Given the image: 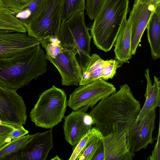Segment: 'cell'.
<instances>
[{
    "instance_id": "7402d4cb",
    "label": "cell",
    "mask_w": 160,
    "mask_h": 160,
    "mask_svg": "<svg viewBox=\"0 0 160 160\" xmlns=\"http://www.w3.org/2000/svg\"><path fill=\"white\" fill-rule=\"evenodd\" d=\"M33 134H26L12 139L0 147V160L5 159L23 148L31 141Z\"/></svg>"
},
{
    "instance_id": "484cf974",
    "label": "cell",
    "mask_w": 160,
    "mask_h": 160,
    "mask_svg": "<svg viewBox=\"0 0 160 160\" xmlns=\"http://www.w3.org/2000/svg\"><path fill=\"white\" fill-rule=\"evenodd\" d=\"M104 0H86L85 9L89 18L94 20Z\"/></svg>"
},
{
    "instance_id": "ba28073f",
    "label": "cell",
    "mask_w": 160,
    "mask_h": 160,
    "mask_svg": "<svg viewBox=\"0 0 160 160\" xmlns=\"http://www.w3.org/2000/svg\"><path fill=\"white\" fill-rule=\"evenodd\" d=\"M116 91L113 85L104 80L80 85L70 95L68 105L73 111L86 112L101 99Z\"/></svg>"
},
{
    "instance_id": "d6986e66",
    "label": "cell",
    "mask_w": 160,
    "mask_h": 160,
    "mask_svg": "<svg viewBox=\"0 0 160 160\" xmlns=\"http://www.w3.org/2000/svg\"><path fill=\"white\" fill-rule=\"evenodd\" d=\"M146 28L152 58L155 60L160 57V4L151 15Z\"/></svg>"
},
{
    "instance_id": "f1b7e54d",
    "label": "cell",
    "mask_w": 160,
    "mask_h": 160,
    "mask_svg": "<svg viewBox=\"0 0 160 160\" xmlns=\"http://www.w3.org/2000/svg\"><path fill=\"white\" fill-rule=\"evenodd\" d=\"M23 127L22 125H12L0 122V136L8 135L14 129Z\"/></svg>"
},
{
    "instance_id": "5bb4252c",
    "label": "cell",
    "mask_w": 160,
    "mask_h": 160,
    "mask_svg": "<svg viewBox=\"0 0 160 160\" xmlns=\"http://www.w3.org/2000/svg\"><path fill=\"white\" fill-rule=\"evenodd\" d=\"M42 41L27 32L0 29V58L13 56L41 44Z\"/></svg>"
},
{
    "instance_id": "30bf717a",
    "label": "cell",
    "mask_w": 160,
    "mask_h": 160,
    "mask_svg": "<svg viewBox=\"0 0 160 160\" xmlns=\"http://www.w3.org/2000/svg\"><path fill=\"white\" fill-rule=\"evenodd\" d=\"M156 108L152 109L139 120L135 119L130 126L127 139L128 148L132 152L145 149L154 142L152 133L155 128Z\"/></svg>"
},
{
    "instance_id": "f546056e",
    "label": "cell",
    "mask_w": 160,
    "mask_h": 160,
    "mask_svg": "<svg viewBox=\"0 0 160 160\" xmlns=\"http://www.w3.org/2000/svg\"><path fill=\"white\" fill-rule=\"evenodd\" d=\"M28 132V131L23 127L21 128L14 129L8 135L10 139L12 140L27 134Z\"/></svg>"
},
{
    "instance_id": "3957f363",
    "label": "cell",
    "mask_w": 160,
    "mask_h": 160,
    "mask_svg": "<svg viewBox=\"0 0 160 160\" xmlns=\"http://www.w3.org/2000/svg\"><path fill=\"white\" fill-rule=\"evenodd\" d=\"M129 0H104L90 28L93 42L105 52L114 46L119 29L128 11Z\"/></svg>"
},
{
    "instance_id": "ac0fdd59",
    "label": "cell",
    "mask_w": 160,
    "mask_h": 160,
    "mask_svg": "<svg viewBox=\"0 0 160 160\" xmlns=\"http://www.w3.org/2000/svg\"><path fill=\"white\" fill-rule=\"evenodd\" d=\"M144 75L147 82L146 91L144 95L146 100L136 120H138L142 118L152 109L160 107V81L159 78L154 76V82L152 84L148 69H146Z\"/></svg>"
},
{
    "instance_id": "d6a6232c",
    "label": "cell",
    "mask_w": 160,
    "mask_h": 160,
    "mask_svg": "<svg viewBox=\"0 0 160 160\" xmlns=\"http://www.w3.org/2000/svg\"><path fill=\"white\" fill-rule=\"evenodd\" d=\"M153 2L156 4H160V0H153Z\"/></svg>"
},
{
    "instance_id": "e0dca14e",
    "label": "cell",
    "mask_w": 160,
    "mask_h": 160,
    "mask_svg": "<svg viewBox=\"0 0 160 160\" xmlns=\"http://www.w3.org/2000/svg\"><path fill=\"white\" fill-rule=\"evenodd\" d=\"M115 59L121 63H129L132 58L131 25L125 19L118 32L114 45Z\"/></svg>"
},
{
    "instance_id": "ffe728a7",
    "label": "cell",
    "mask_w": 160,
    "mask_h": 160,
    "mask_svg": "<svg viewBox=\"0 0 160 160\" xmlns=\"http://www.w3.org/2000/svg\"><path fill=\"white\" fill-rule=\"evenodd\" d=\"M0 29L27 32L25 25L0 3Z\"/></svg>"
},
{
    "instance_id": "7a4b0ae2",
    "label": "cell",
    "mask_w": 160,
    "mask_h": 160,
    "mask_svg": "<svg viewBox=\"0 0 160 160\" xmlns=\"http://www.w3.org/2000/svg\"><path fill=\"white\" fill-rule=\"evenodd\" d=\"M47 64L40 44L0 58V86L16 91L45 73Z\"/></svg>"
},
{
    "instance_id": "cb8c5ba5",
    "label": "cell",
    "mask_w": 160,
    "mask_h": 160,
    "mask_svg": "<svg viewBox=\"0 0 160 160\" xmlns=\"http://www.w3.org/2000/svg\"><path fill=\"white\" fill-rule=\"evenodd\" d=\"M86 0H64L62 20L69 18L75 12L84 11Z\"/></svg>"
},
{
    "instance_id": "2e32d148",
    "label": "cell",
    "mask_w": 160,
    "mask_h": 160,
    "mask_svg": "<svg viewBox=\"0 0 160 160\" xmlns=\"http://www.w3.org/2000/svg\"><path fill=\"white\" fill-rule=\"evenodd\" d=\"M128 131L108 134L103 136L104 160H131L135 153L130 151L127 143Z\"/></svg>"
},
{
    "instance_id": "4316f807",
    "label": "cell",
    "mask_w": 160,
    "mask_h": 160,
    "mask_svg": "<svg viewBox=\"0 0 160 160\" xmlns=\"http://www.w3.org/2000/svg\"><path fill=\"white\" fill-rule=\"evenodd\" d=\"M93 132L92 128L80 141L75 148L73 149L72 153L69 160H77L86 143L92 135Z\"/></svg>"
},
{
    "instance_id": "603a6c76",
    "label": "cell",
    "mask_w": 160,
    "mask_h": 160,
    "mask_svg": "<svg viewBox=\"0 0 160 160\" xmlns=\"http://www.w3.org/2000/svg\"><path fill=\"white\" fill-rule=\"evenodd\" d=\"M46 0H33L28 6L14 15L25 25L36 18Z\"/></svg>"
},
{
    "instance_id": "9c48e42d",
    "label": "cell",
    "mask_w": 160,
    "mask_h": 160,
    "mask_svg": "<svg viewBox=\"0 0 160 160\" xmlns=\"http://www.w3.org/2000/svg\"><path fill=\"white\" fill-rule=\"evenodd\" d=\"M27 117L22 97L16 91L0 86V122L23 126Z\"/></svg>"
},
{
    "instance_id": "52a82bcc",
    "label": "cell",
    "mask_w": 160,
    "mask_h": 160,
    "mask_svg": "<svg viewBox=\"0 0 160 160\" xmlns=\"http://www.w3.org/2000/svg\"><path fill=\"white\" fill-rule=\"evenodd\" d=\"M64 1L46 0L35 19L25 25L28 34L42 40L49 37H58Z\"/></svg>"
},
{
    "instance_id": "4fadbf2b",
    "label": "cell",
    "mask_w": 160,
    "mask_h": 160,
    "mask_svg": "<svg viewBox=\"0 0 160 160\" xmlns=\"http://www.w3.org/2000/svg\"><path fill=\"white\" fill-rule=\"evenodd\" d=\"M122 64L115 59L104 60L97 54H93L90 56L82 72L79 85H84L100 80L112 79L117 69Z\"/></svg>"
},
{
    "instance_id": "83f0119b",
    "label": "cell",
    "mask_w": 160,
    "mask_h": 160,
    "mask_svg": "<svg viewBox=\"0 0 160 160\" xmlns=\"http://www.w3.org/2000/svg\"><path fill=\"white\" fill-rule=\"evenodd\" d=\"M159 123L158 134L157 137V141L152 154L149 156L148 159L150 160H160V129Z\"/></svg>"
},
{
    "instance_id": "277c9868",
    "label": "cell",
    "mask_w": 160,
    "mask_h": 160,
    "mask_svg": "<svg viewBox=\"0 0 160 160\" xmlns=\"http://www.w3.org/2000/svg\"><path fill=\"white\" fill-rule=\"evenodd\" d=\"M86 25L84 11L74 13L62 21L58 38L61 44L75 53L82 74L90 58L92 37Z\"/></svg>"
},
{
    "instance_id": "5b68a950",
    "label": "cell",
    "mask_w": 160,
    "mask_h": 160,
    "mask_svg": "<svg viewBox=\"0 0 160 160\" xmlns=\"http://www.w3.org/2000/svg\"><path fill=\"white\" fill-rule=\"evenodd\" d=\"M67 106L64 91L53 85L40 95L30 112L31 120L37 127L52 128L62 121Z\"/></svg>"
},
{
    "instance_id": "4dcf8cb0",
    "label": "cell",
    "mask_w": 160,
    "mask_h": 160,
    "mask_svg": "<svg viewBox=\"0 0 160 160\" xmlns=\"http://www.w3.org/2000/svg\"><path fill=\"white\" fill-rule=\"evenodd\" d=\"M104 152L103 143L96 151L91 160H104Z\"/></svg>"
},
{
    "instance_id": "d4e9b609",
    "label": "cell",
    "mask_w": 160,
    "mask_h": 160,
    "mask_svg": "<svg viewBox=\"0 0 160 160\" xmlns=\"http://www.w3.org/2000/svg\"><path fill=\"white\" fill-rule=\"evenodd\" d=\"M33 0H0L3 7L14 15L28 6Z\"/></svg>"
},
{
    "instance_id": "7c38bea8",
    "label": "cell",
    "mask_w": 160,
    "mask_h": 160,
    "mask_svg": "<svg viewBox=\"0 0 160 160\" xmlns=\"http://www.w3.org/2000/svg\"><path fill=\"white\" fill-rule=\"evenodd\" d=\"M53 148L52 128L33 134L31 141L23 148L6 158L12 160H45Z\"/></svg>"
},
{
    "instance_id": "8992f818",
    "label": "cell",
    "mask_w": 160,
    "mask_h": 160,
    "mask_svg": "<svg viewBox=\"0 0 160 160\" xmlns=\"http://www.w3.org/2000/svg\"><path fill=\"white\" fill-rule=\"evenodd\" d=\"M41 44L46 51L45 57L57 69L65 86L78 85L82 72L75 55L62 45L58 37H49Z\"/></svg>"
},
{
    "instance_id": "1f68e13d",
    "label": "cell",
    "mask_w": 160,
    "mask_h": 160,
    "mask_svg": "<svg viewBox=\"0 0 160 160\" xmlns=\"http://www.w3.org/2000/svg\"><path fill=\"white\" fill-rule=\"evenodd\" d=\"M11 139L8 135H5L0 136V147L4 144L10 141L8 140Z\"/></svg>"
},
{
    "instance_id": "8fae6325",
    "label": "cell",
    "mask_w": 160,
    "mask_h": 160,
    "mask_svg": "<svg viewBox=\"0 0 160 160\" xmlns=\"http://www.w3.org/2000/svg\"><path fill=\"white\" fill-rule=\"evenodd\" d=\"M158 4H156L153 0H134L128 19L131 25L132 55L135 54L148 22Z\"/></svg>"
},
{
    "instance_id": "44dd1931",
    "label": "cell",
    "mask_w": 160,
    "mask_h": 160,
    "mask_svg": "<svg viewBox=\"0 0 160 160\" xmlns=\"http://www.w3.org/2000/svg\"><path fill=\"white\" fill-rule=\"evenodd\" d=\"M92 133L77 160H91L96 151L102 143L103 135L94 127Z\"/></svg>"
},
{
    "instance_id": "6da1fadb",
    "label": "cell",
    "mask_w": 160,
    "mask_h": 160,
    "mask_svg": "<svg viewBox=\"0 0 160 160\" xmlns=\"http://www.w3.org/2000/svg\"><path fill=\"white\" fill-rule=\"evenodd\" d=\"M141 109L140 102L134 97L128 85L100 100L88 113L93 125L103 136L128 131Z\"/></svg>"
},
{
    "instance_id": "9a60e30c",
    "label": "cell",
    "mask_w": 160,
    "mask_h": 160,
    "mask_svg": "<svg viewBox=\"0 0 160 160\" xmlns=\"http://www.w3.org/2000/svg\"><path fill=\"white\" fill-rule=\"evenodd\" d=\"M93 120L88 113L73 111L65 118L63 125L65 138L73 149L92 128Z\"/></svg>"
}]
</instances>
